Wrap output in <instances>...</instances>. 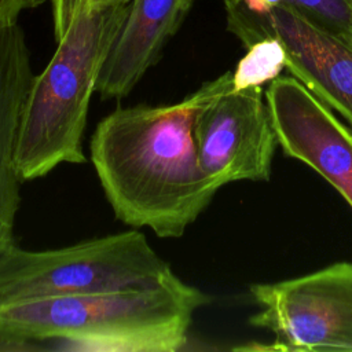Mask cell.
Here are the masks:
<instances>
[{"label":"cell","instance_id":"cell-1","mask_svg":"<svg viewBox=\"0 0 352 352\" xmlns=\"http://www.w3.org/2000/svg\"><path fill=\"white\" fill-rule=\"evenodd\" d=\"M217 77L173 104L120 106L89 140V155L116 217L161 238H179L219 187L201 168L194 124Z\"/></svg>","mask_w":352,"mask_h":352},{"label":"cell","instance_id":"cell-2","mask_svg":"<svg viewBox=\"0 0 352 352\" xmlns=\"http://www.w3.org/2000/svg\"><path fill=\"white\" fill-rule=\"evenodd\" d=\"M212 297L175 272L132 289L29 301L0 309V340H63L80 348L175 352L187 342L194 312Z\"/></svg>","mask_w":352,"mask_h":352},{"label":"cell","instance_id":"cell-3","mask_svg":"<svg viewBox=\"0 0 352 352\" xmlns=\"http://www.w3.org/2000/svg\"><path fill=\"white\" fill-rule=\"evenodd\" d=\"M131 1L89 7L73 19L45 69L34 76L16 142L22 182L45 176L60 164H82L89 100Z\"/></svg>","mask_w":352,"mask_h":352},{"label":"cell","instance_id":"cell-4","mask_svg":"<svg viewBox=\"0 0 352 352\" xmlns=\"http://www.w3.org/2000/svg\"><path fill=\"white\" fill-rule=\"evenodd\" d=\"M172 271L140 231H124L70 246L0 252V309L55 297L155 283Z\"/></svg>","mask_w":352,"mask_h":352},{"label":"cell","instance_id":"cell-5","mask_svg":"<svg viewBox=\"0 0 352 352\" xmlns=\"http://www.w3.org/2000/svg\"><path fill=\"white\" fill-rule=\"evenodd\" d=\"M258 312L249 323L275 336L271 349L352 352V263L250 286Z\"/></svg>","mask_w":352,"mask_h":352},{"label":"cell","instance_id":"cell-6","mask_svg":"<svg viewBox=\"0 0 352 352\" xmlns=\"http://www.w3.org/2000/svg\"><path fill=\"white\" fill-rule=\"evenodd\" d=\"M231 77L232 72L217 77V88L194 124L201 168L219 188L238 180H268L278 144L263 88L234 91Z\"/></svg>","mask_w":352,"mask_h":352},{"label":"cell","instance_id":"cell-7","mask_svg":"<svg viewBox=\"0 0 352 352\" xmlns=\"http://www.w3.org/2000/svg\"><path fill=\"white\" fill-rule=\"evenodd\" d=\"M264 98L285 155L316 170L352 208V131L294 76L272 80Z\"/></svg>","mask_w":352,"mask_h":352},{"label":"cell","instance_id":"cell-8","mask_svg":"<svg viewBox=\"0 0 352 352\" xmlns=\"http://www.w3.org/2000/svg\"><path fill=\"white\" fill-rule=\"evenodd\" d=\"M267 37L283 44L290 74L352 128V48L290 8H276L257 25L254 43Z\"/></svg>","mask_w":352,"mask_h":352},{"label":"cell","instance_id":"cell-9","mask_svg":"<svg viewBox=\"0 0 352 352\" xmlns=\"http://www.w3.org/2000/svg\"><path fill=\"white\" fill-rule=\"evenodd\" d=\"M188 8L184 0H132L96 82L103 100L131 94L176 33Z\"/></svg>","mask_w":352,"mask_h":352},{"label":"cell","instance_id":"cell-10","mask_svg":"<svg viewBox=\"0 0 352 352\" xmlns=\"http://www.w3.org/2000/svg\"><path fill=\"white\" fill-rule=\"evenodd\" d=\"M34 74L25 33L18 22L0 25V252L15 243L21 205L16 142Z\"/></svg>","mask_w":352,"mask_h":352},{"label":"cell","instance_id":"cell-11","mask_svg":"<svg viewBox=\"0 0 352 352\" xmlns=\"http://www.w3.org/2000/svg\"><path fill=\"white\" fill-rule=\"evenodd\" d=\"M195 0H184L190 10ZM227 14V29L245 48L254 41L257 25L276 8H290L323 30L342 38L352 21V0H221Z\"/></svg>","mask_w":352,"mask_h":352},{"label":"cell","instance_id":"cell-12","mask_svg":"<svg viewBox=\"0 0 352 352\" xmlns=\"http://www.w3.org/2000/svg\"><path fill=\"white\" fill-rule=\"evenodd\" d=\"M246 54L232 72V89L243 91L261 87L279 77L286 69L287 55L283 44L276 37H267L246 48Z\"/></svg>","mask_w":352,"mask_h":352},{"label":"cell","instance_id":"cell-13","mask_svg":"<svg viewBox=\"0 0 352 352\" xmlns=\"http://www.w3.org/2000/svg\"><path fill=\"white\" fill-rule=\"evenodd\" d=\"M54 36L59 41L78 12L91 7V0H51Z\"/></svg>","mask_w":352,"mask_h":352},{"label":"cell","instance_id":"cell-14","mask_svg":"<svg viewBox=\"0 0 352 352\" xmlns=\"http://www.w3.org/2000/svg\"><path fill=\"white\" fill-rule=\"evenodd\" d=\"M45 0H0V25H11L18 21L23 10L37 7Z\"/></svg>","mask_w":352,"mask_h":352},{"label":"cell","instance_id":"cell-15","mask_svg":"<svg viewBox=\"0 0 352 352\" xmlns=\"http://www.w3.org/2000/svg\"><path fill=\"white\" fill-rule=\"evenodd\" d=\"M132 0H91V7H107L117 3H128Z\"/></svg>","mask_w":352,"mask_h":352},{"label":"cell","instance_id":"cell-16","mask_svg":"<svg viewBox=\"0 0 352 352\" xmlns=\"http://www.w3.org/2000/svg\"><path fill=\"white\" fill-rule=\"evenodd\" d=\"M340 40H342L349 48H352V21H351V26H349V29L346 30V33L342 36V38H340Z\"/></svg>","mask_w":352,"mask_h":352}]
</instances>
